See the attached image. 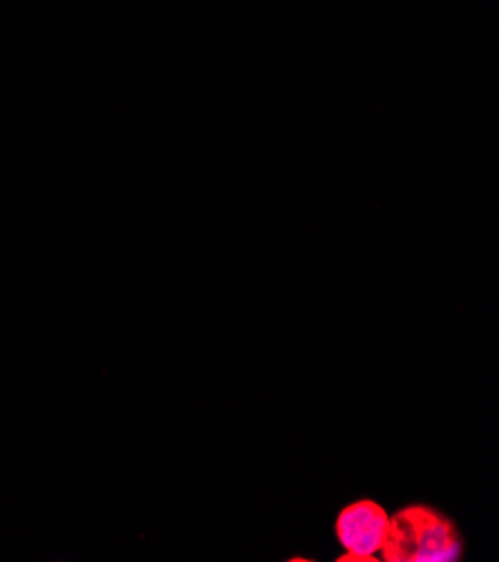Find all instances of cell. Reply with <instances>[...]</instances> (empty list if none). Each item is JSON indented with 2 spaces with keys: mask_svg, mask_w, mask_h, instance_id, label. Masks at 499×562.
Returning <instances> with one entry per match:
<instances>
[{
  "mask_svg": "<svg viewBox=\"0 0 499 562\" xmlns=\"http://www.w3.org/2000/svg\"><path fill=\"white\" fill-rule=\"evenodd\" d=\"M390 516L374 499H356L339 514L337 538L345 553L339 562H376Z\"/></svg>",
  "mask_w": 499,
  "mask_h": 562,
  "instance_id": "7a4b0ae2",
  "label": "cell"
},
{
  "mask_svg": "<svg viewBox=\"0 0 499 562\" xmlns=\"http://www.w3.org/2000/svg\"><path fill=\"white\" fill-rule=\"evenodd\" d=\"M462 553L455 522L426 504H410L393 516L381 547L385 562H455Z\"/></svg>",
  "mask_w": 499,
  "mask_h": 562,
  "instance_id": "6da1fadb",
  "label": "cell"
}]
</instances>
